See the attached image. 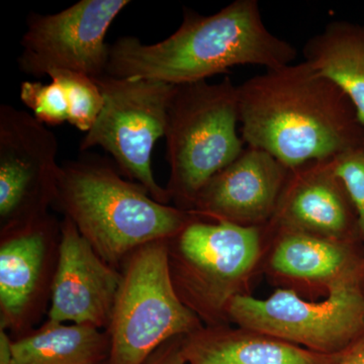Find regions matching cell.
Returning <instances> with one entry per match:
<instances>
[{"label": "cell", "instance_id": "23", "mask_svg": "<svg viewBox=\"0 0 364 364\" xmlns=\"http://www.w3.org/2000/svg\"><path fill=\"white\" fill-rule=\"evenodd\" d=\"M338 364H364V335L342 352Z\"/></svg>", "mask_w": 364, "mask_h": 364}, {"label": "cell", "instance_id": "21", "mask_svg": "<svg viewBox=\"0 0 364 364\" xmlns=\"http://www.w3.org/2000/svg\"><path fill=\"white\" fill-rule=\"evenodd\" d=\"M331 162L355 208L358 233L364 239V151L340 155Z\"/></svg>", "mask_w": 364, "mask_h": 364}, {"label": "cell", "instance_id": "14", "mask_svg": "<svg viewBox=\"0 0 364 364\" xmlns=\"http://www.w3.org/2000/svg\"><path fill=\"white\" fill-rule=\"evenodd\" d=\"M274 226L333 240L348 241L358 232V215L331 159L289 169Z\"/></svg>", "mask_w": 364, "mask_h": 364}, {"label": "cell", "instance_id": "24", "mask_svg": "<svg viewBox=\"0 0 364 364\" xmlns=\"http://www.w3.org/2000/svg\"><path fill=\"white\" fill-rule=\"evenodd\" d=\"M0 364H14L13 338L0 328Z\"/></svg>", "mask_w": 364, "mask_h": 364}, {"label": "cell", "instance_id": "13", "mask_svg": "<svg viewBox=\"0 0 364 364\" xmlns=\"http://www.w3.org/2000/svg\"><path fill=\"white\" fill-rule=\"evenodd\" d=\"M289 172L267 151L247 146L203 186L191 213L210 221L259 227L272 221Z\"/></svg>", "mask_w": 364, "mask_h": 364}, {"label": "cell", "instance_id": "11", "mask_svg": "<svg viewBox=\"0 0 364 364\" xmlns=\"http://www.w3.org/2000/svg\"><path fill=\"white\" fill-rule=\"evenodd\" d=\"M60 237L49 213L0 231V328L13 339L35 329L51 299Z\"/></svg>", "mask_w": 364, "mask_h": 364}, {"label": "cell", "instance_id": "5", "mask_svg": "<svg viewBox=\"0 0 364 364\" xmlns=\"http://www.w3.org/2000/svg\"><path fill=\"white\" fill-rule=\"evenodd\" d=\"M167 241L136 249L122 265L121 286L107 329L109 364H145L163 344L203 328L172 284Z\"/></svg>", "mask_w": 364, "mask_h": 364}, {"label": "cell", "instance_id": "8", "mask_svg": "<svg viewBox=\"0 0 364 364\" xmlns=\"http://www.w3.org/2000/svg\"><path fill=\"white\" fill-rule=\"evenodd\" d=\"M227 318L242 329L339 354L364 335V294L359 277L332 284L322 301H306L289 289H277L265 299L239 294L230 301Z\"/></svg>", "mask_w": 364, "mask_h": 364}, {"label": "cell", "instance_id": "12", "mask_svg": "<svg viewBox=\"0 0 364 364\" xmlns=\"http://www.w3.org/2000/svg\"><path fill=\"white\" fill-rule=\"evenodd\" d=\"M121 282L122 272L107 264L75 225L63 218L48 320L107 331Z\"/></svg>", "mask_w": 364, "mask_h": 364}, {"label": "cell", "instance_id": "22", "mask_svg": "<svg viewBox=\"0 0 364 364\" xmlns=\"http://www.w3.org/2000/svg\"><path fill=\"white\" fill-rule=\"evenodd\" d=\"M183 337H178L160 346L145 364H188L182 349Z\"/></svg>", "mask_w": 364, "mask_h": 364}, {"label": "cell", "instance_id": "15", "mask_svg": "<svg viewBox=\"0 0 364 364\" xmlns=\"http://www.w3.org/2000/svg\"><path fill=\"white\" fill-rule=\"evenodd\" d=\"M182 349L188 364H338L342 354L318 353L261 333L222 326L183 337Z\"/></svg>", "mask_w": 364, "mask_h": 364}, {"label": "cell", "instance_id": "18", "mask_svg": "<svg viewBox=\"0 0 364 364\" xmlns=\"http://www.w3.org/2000/svg\"><path fill=\"white\" fill-rule=\"evenodd\" d=\"M14 364H109L111 341L105 330L48 320L13 339Z\"/></svg>", "mask_w": 364, "mask_h": 364}, {"label": "cell", "instance_id": "17", "mask_svg": "<svg viewBox=\"0 0 364 364\" xmlns=\"http://www.w3.org/2000/svg\"><path fill=\"white\" fill-rule=\"evenodd\" d=\"M305 62L351 100L364 124V25L334 21L306 41Z\"/></svg>", "mask_w": 364, "mask_h": 364}, {"label": "cell", "instance_id": "1", "mask_svg": "<svg viewBox=\"0 0 364 364\" xmlns=\"http://www.w3.org/2000/svg\"><path fill=\"white\" fill-rule=\"evenodd\" d=\"M242 139L289 169L364 151V124L343 91L306 62L238 85Z\"/></svg>", "mask_w": 364, "mask_h": 364}, {"label": "cell", "instance_id": "16", "mask_svg": "<svg viewBox=\"0 0 364 364\" xmlns=\"http://www.w3.org/2000/svg\"><path fill=\"white\" fill-rule=\"evenodd\" d=\"M274 226V225H273ZM279 240L270 258L275 272L291 279L323 282L328 286L359 277V264L348 241L277 227Z\"/></svg>", "mask_w": 364, "mask_h": 364}, {"label": "cell", "instance_id": "10", "mask_svg": "<svg viewBox=\"0 0 364 364\" xmlns=\"http://www.w3.org/2000/svg\"><path fill=\"white\" fill-rule=\"evenodd\" d=\"M58 141L33 114L0 107V231L49 213L61 165Z\"/></svg>", "mask_w": 364, "mask_h": 364}, {"label": "cell", "instance_id": "7", "mask_svg": "<svg viewBox=\"0 0 364 364\" xmlns=\"http://www.w3.org/2000/svg\"><path fill=\"white\" fill-rule=\"evenodd\" d=\"M95 80L104 95V105L81 140L80 150L102 147L111 155L122 176L142 186L153 200L168 205V191L159 186L153 173L152 152L155 143L164 136L176 85L109 74Z\"/></svg>", "mask_w": 364, "mask_h": 364}, {"label": "cell", "instance_id": "19", "mask_svg": "<svg viewBox=\"0 0 364 364\" xmlns=\"http://www.w3.org/2000/svg\"><path fill=\"white\" fill-rule=\"evenodd\" d=\"M48 76L59 83L66 92L70 105L69 124L87 133L104 105V95L97 80L85 74L69 70L52 71Z\"/></svg>", "mask_w": 364, "mask_h": 364}, {"label": "cell", "instance_id": "20", "mask_svg": "<svg viewBox=\"0 0 364 364\" xmlns=\"http://www.w3.org/2000/svg\"><path fill=\"white\" fill-rule=\"evenodd\" d=\"M21 102L32 109L33 117L46 126H58L70 121V105L65 91L52 81H23L21 85Z\"/></svg>", "mask_w": 364, "mask_h": 364}, {"label": "cell", "instance_id": "6", "mask_svg": "<svg viewBox=\"0 0 364 364\" xmlns=\"http://www.w3.org/2000/svg\"><path fill=\"white\" fill-rule=\"evenodd\" d=\"M167 245L179 298L212 327L221 326L230 301L259 257V227L196 217Z\"/></svg>", "mask_w": 364, "mask_h": 364}, {"label": "cell", "instance_id": "3", "mask_svg": "<svg viewBox=\"0 0 364 364\" xmlns=\"http://www.w3.org/2000/svg\"><path fill=\"white\" fill-rule=\"evenodd\" d=\"M53 207L119 272L136 249L168 240L196 217L156 202L142 186L124 179L111 162L93 156L61 165Z\"/></svg>", "mask_w": 364, "mask_h": 364}, {"label": "cell", "instance_id": "2", "mask_svg": "<svg viewBox=\"0 0 364 364\" xmlns=\"http://www.w3.org/2000/svg\"><path fill=\"white\" fill-rule=\"evenodd\" d=\"M296 56L291 43L268 30L257 0H235L212 16L186 9L176 32L155 44L119 38L109 46L107 74L181 85L207 81L235 66L279 68Z\"/></svg>", "mask_w": 364, "mask_h": 364}, {"label": "cell", "instance_id": "4", "mask_svg": "<svg viewBox=\"0 0 364 364\" xmlns=\"http://www.w3.org/2000/svg\"><path fill=\"white\" fill-rule=\"evenodd\" d=\"M238 123V85L231 79L176 85L164 136L166 189L177 208L191 213L203 186L245 149Z\"/></svg>", "mask_w": 364, "mask_h": 364}, {"label": "cell", "instance_id": "9", "mask_svg": "<svg viewBox=\"0 0 364 364\" xmlns=\"http://www.w3.org/2000/svg\"><path fill=\"white\" fill-rule=\"evenodd\" d=\"M129 0H81L54 14H31L21 40L20 70L42 77L69 70L97 79L107 74V31Z\"/></svg>", "mask_w": 364, "mask_h": 364}]
</instances>
